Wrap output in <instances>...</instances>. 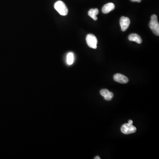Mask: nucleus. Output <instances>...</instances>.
I'll use <instances>...</instances> for the list:
<instances>
[{"label":"nucleus","mask_w":159,"mask_h":159,"mask_svg":"<svg viewBox=\"0 0 159 159\" xmlns=\"http://www.w3.org/2000/svg\"><path fill=\"white\" fill-rule=\"evenodd\" d=\"M54 7L61 15L65 16L68 14V8L66 4L61 1H57L54 5Z\"/></svg>","instance_id":"1"},{"label":"nucleus","mask_w":159,"mask_h":159,"mask_svg":"<svg viewBox=\"0 0 159 159\" xmlns=\"http://www.w3.org/2000/svg\"><path fill=\"white\" fill-rule=\"evenodd\" d=\"M149 26L154 34L159 35V24L157 17L156 15H153L151 16V20L150 21Z\"/></svg>","instance_id":"2"},{"label":"nucleus","mask_w":159,"mask_h":159,"mask_svg":"<svg viewBox=\"0 0 159 159\" xmlns=\"http://www.w3.org/2000/svg\"><path fill=\"white\" fill-rule=\"evenodd\" d=\"M87 43L89 47L93 49L97 48V44L98 43L97 38L93 34H88L86 38Z\"/></svg>","instance_id":"3"},{"label":"nucleus","mask_w":159,"mask_h":159,"mask_svg":"<svg viewBox=\"0 0 159 159\" xmlns=\"http://www.w3.org/2000/svg\"><path fill=\"white\" fill-rule=\"evenodd\" d=\"M121 130V132L125 134H133L136 131V128L134 126L129 124H126L122 125Z\"/></svg>","instance_id":"4"},{"label":"nucleus","mask_w":159,"mask_h":159,"mask_svg":"<svg viewBox=\"0 0 159 159\" xmlns=\"http://www.w3.org/2000/svg\"><path fill=\"white\" fill-rule=\"evenodd\" d=\"M130 23V19L125 16H122L120 20V25L121 30L122 31H125L129 27Z\"/></svg>","instance_id":"5"},{"label":"nucleus","mask_w":159,"mask_h":159,"mask_svg":"<svg viewBox=\"0 0 159 159\" xmlns=\"http://www.w3.org/2000/svg\"><path fill=\"white\" fill-rule=\"evenodd\" d=\"M114 80L121 84H126L129 81V79L126 76L120 74H115L114 76Z\"/></svg>","instance_id":"6"},{"label":"nucleus","mask_w":159,"mask_h":159,"mask_svg":"<svg viewBox=\"0 0 159 159\" xmlns=\"http://www.w3.org/2000/svg\"><path fill=\"white\" fill-rule=\"evenodd\" d=\"M115 5L113 3H108L106 4L102 8V12L104 14L109 13L111 11L115 9Z\"/></svg>","instance_id":"7"},{"label":"nucleus","mask_w":159,"mask_h":159,"mask_svg":"<svg viewBox=\"0 0 159 159\" xmlns=\"http://www.w3.org/2000/svg\"><path fill=\"white\" fill-rule=\"evenodd\" d=\"M129 40L130 41H134L139 44H141L142 42V39L139 35L136 34H131L128 37Z\"/></svg>","instance_id":"8"},{"label":"nucleus","mask_w":159,"mask_h":159,"mask_svg":"<svg viewBox=\"0 0 159 159\" xmlns=\"http://www.w3.org/2000/svg\"><path fill=\"white\" fill-rule=\"evenodd\" d=\"M99 11L97 9H91L89 10L88 15L89 16L92 18L94 20H97V18L96 15L99 14Z\"/></svg>","instance_id":"9"},{"label":"nucleus","mask_w":159,"mask_h":159,"mask_svg":"<svg viewBox=\"0 0 159 159\" xmlns=\"http://www.w3.org/2000/svg\"><path fill=\"white\" fill-rule=\"evenodd\" d=\"M74 54L71 52L68 53L67 55V59H66L67 64L69 65H72L74 63Z\"/></svg>","instance_id":"10"},{"label":"nucleus","mask_w":159,"mask_h":159,"mask_svg":"<svg viewBox=\"0 0 159 159\" xmlns=\"http://www.w3.org/2000/svg\"><path fill=\"white\" fill-rule=\"evenodd\" d=\"M100 93L101 95L104 96V98H105L110 94V91H109L108 90L106 89H102L100 91Z\"/></svg>","instance_id":"11"},{"label":"nucleus","mask_w":159,"mask_h":159,"mask_svg":"<svg viewBox=\"0 0 159 159\" xmlns=\"http://www.w3.org/2000/svg\"><path fill=\"white\" fill-rule=\"evenodd\" d=\"M113 96H114V94L112 92H110V94L108 96H106V97L104 98V99H105L107 101H110L112 100V98H113Z\"/></svg>","instance_id":"12"},{"label":"nucleus","mask_w":159,"mask_h":159,"mask_svg":"<svg viewBox=\"0 0 159 159\" xmlns=\"http://www.w3.org/2000/svg\"><path fill=\"white\" fill-rule=\"evenodd\" d=\"M132 2H138L139 3L141 2V0H130Z\"/></svg>","instance_id":"13"},{"label":"nucleus","mask_w":159,"mask_h":159,"mask_svg":"<svg viewBox=\"0 0 159 159\" xmlns=\"http://www.w3.org/2000/svg\"><path fill=\"white\" fill-rule=\"evenodd\" d=\"M133 121L131 120H130L128 121V124H130L132 125L133 124Z\"/></svg>","instance_id":"14"},{"label":"nucleus","mask_w":159,"mask_h":159,"mask_svg":"<svg viewBox=\"0 0 159 159\" xmlns=\"http://www.w3.org/2000/svg\"><path fill=\"white\" fill-rule=\"evenodd\" d=\"M95 159H100V158L99 156H96V157L95 158H94Z\"/></svg>","instance_id":"15"}]
</instances>
